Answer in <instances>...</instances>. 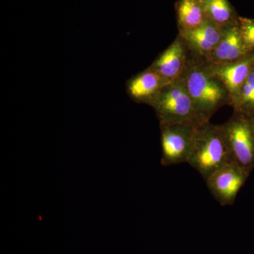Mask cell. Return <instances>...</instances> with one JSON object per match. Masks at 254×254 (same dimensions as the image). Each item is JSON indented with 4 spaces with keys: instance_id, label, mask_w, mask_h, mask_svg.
I'll use <instances>...</instances> for the list:
<instances>
[{
    "instance_id": "8",
    "label": "cell",
    "mask_w": 254,
    "mask_h": 254,
    "mask_svg": "<svg viewBox=\"0 0 254 254\" xmlns=\"http://www.w3.org/2000/svg\"><path fill=\"white\" fill-rule=\"evenodd\" d=\"M251 54L253 53L246 46L237 23L224 29L218 44L205 60L211 64H226L245 59Z\"/></svg>"
},
{
    "instance_id": "9",
    "label": "cell",
    "mask_w": 254,
    "mask_h": 254,
    "mask_svg": "<svg viewBox=\"0 0 254 254\" xmlns=\"http://www.w3.org/2000/svg\"><path fill=\"white\" fill-rule=\"evenodd\" d=\"M224 29L207 20L194 29L179 33L186 43L190 56L205 60L218 44Z\"/></svg>"
},
{
    "instance_id": "16",
    "label": "cell",
    "mask_w": 254,
    "mask_h": 254,
    "mask_svg": "<svg viewBox=\"0 0 254 254\" xmlns=\"http://www.w3.org/2000/svg\"><path fill=\"white\" fill-rule=\"evenodd\" d=\"M201 1H203V2H204V1H208V0H201Z\"/></svg>"
},
{
    "instance_id": "3",
    "label": "cell",
    "mask_w": 254,
    "mask_h": 254,
    "mask_svg": "<svg viewBox=\"0 0 254 254\" xmlns=\"http://www.w3.org/2000/svg\"><path fill=\"white\" fill-rule=\"evenodd\" d=\"M150 105L154 108L160 125L203 123L181 77L164 87Z\"/></svg>"
},
{
    "instance_id": "10",
    "label": "cell",
    "mask_w": 254,
    "mask_h": 254,
    "mask_svg": "<svg viewBox=\"0 0 254 254\" xmlns=\"http://www.w3.org/2000/svg\"><path fill=\"white\" fill-rule=\"evenodd\" d=\"M208 64L213 74L226 88L231 97L232 103L249 75L254 68V53L237 63L226 64Z\"/></svg>"
},
{
    "instance_id": "6",
    "label": "cell",
    "mask_w": 254,
    "mask_h": 254,
    "mask_svg": "<svg viewBox=\"0 0 254 254\" xmlns=\"http://www.w3.org/2000/svg\"><path fill=\"white\" fill-rule=\"evenodd\" d=\"M250 172L234 161L225 164L205 180L215 200L222 206L233 205L250 175Z\"/></svg>"
},
{
    "instance_id": "12",
    "label": "cell",
    "mask_w": 254,
    "mask_h": 254,
    "mask_svg": "<svg viewBox=\"0 0 254 254\" xmlns=\"http://www.w3.org/2000/svg\"><path fill=\"white\" fill-rule=\"evenodd\" d=\"M175 9L179 33L194 29L208 20L201 0H178Z\"/></svg>"
},
{
    "instance_id": "7",
    "label": "cell",
    "mask_w": 254,
    "mask_h": 254,
    "mask_svg": "<svg viewBox=\"0 0 254 254\" xmlns=\"http://www.w3.org/2000/svg\"><path fill=\"white\" fill-rule=\"evenodd\" d=\"M190 55L186 43L178 35L170 46L159 55L149 68L158 73L167 81H174L181 77Z\"/></svg>"
},
{
    "instance_id": "1",
    "label": "cell",
    "mask_w": 254,
    "mask_h": 254,
    "mask_svg": "<svg viewBox=\"0 0 254 254\" xmlns=\"http://www.w3.org/2000/svg\"><path fill=\"white\" fill-rule=\"evenodd\" d=\"M181 78L202 123L210 122V119L222 107L231 106V97L228 91L212 72L205 60L190 55Z\"/></svg>"
},
{
    "instance_id": "2",
    "label": "cell",
    "mask_w": 254,
    "mask_h": 254,
    "mask_svg": "<svg viewBox=\"0 0 254 254\" xmlns=\"http://www.w3.org/2000/svg\"><path fill=\"white\" fill-rule=\"evenodd\" d=\"M232 161L222 125L207 122L197 128L194 146L188 163L206 180L225 164Z\"/></svg>"
},
{
    "instance_id": "11",
    "label": "cell",
    "mask_w": 254,
    "mask_h": 254,
    "mask_svg": "<svg viewBox=\"0 0 254 254\" xmlns=\"http://www.w3.org/2000/svg\"><path fill=\"white\" fill-rule=\"evenodd\" d=\"M170 82L150 68L133 76L127 83V93L138 103L150 105L160 91Z\"/></svg>"
},
{
    "instance_id": "13",
    "label": "cell",
    "mask_w": 254,
    "mask_h": 254,
    "mask_svg": "<svg viewBox=\"0 0 254 254\" xmlns=\"http://www.w3.org/2000/svg\"><path fill=\"white\" fill-rule=\"evenodd\" d=\"M203 4L207 19L218 27L225 29L238 23L239 16L228 0H208Z\"/></svg>"
},
{
    "instance_id": "17",
    "label": "cell",
    "mask_w": 254,
    "mask_h": 254,
    "mask_svg": "<svg viewBox=\"0 0 254 254\" xmlns=\"http://www.w3.org/2000/svg\"></svg>"
},
{
    "instance_id": "14",
    "label": "cell",
    "mask_w": 254,
    "mask_h": 254,
    "mask_svg": "<svg viewBox=\"0 0 254 254\" xmlns=\"http://www.w3.org/2000/svg\"><path fill=\"white\" fill-rule=\"evenodd\" d=\"M231 106L235 113L254 118V68L234 99Z\"/></svg>"
},
{
    "instance_id": "4",
    "label": "cell",
    "mask_w": 254,
    "mask_h": 254,
    "mask_svg": "<svg viewBox=\"0 0 254 254\" xmlns=\"http://www.w3.org/2000/svg\"><path fill=\"white\" fill-rule=\"evenodd\" d=\"M222 125L232 161L252 173L254 170V119L234 112Z\"/></svg>"
},
{
    "instance_id": "5",
    "label": "cell",
    "mask_w": 254,
    "mask_h": 254,
    "mask_svg": "<svg viewBox=\"0 0 254 254\" xmlns=\"http://www.w3.org/2000/svg\"><path fill=\"white\" fill-rule=\"evenodd\" d=\"M199 125L200 124L182 123L160 125L162 165L170 166L188 163L194 146L197 128Z\"/></svg>"
},
{
    "instance_id": "15",
    "label": "cell",
    "mask_w": 254,
    "mask_h": 254,
    "mask_svg": "<svg viewBox=\"0 0 254 254\" xmlns=\"http://www.w3.org/2000/svg\"><path fill=\"white\" fill-rule=\"evenodd\" d=\"M238 23L246 46L250 53H254V19L239 17Z\"/></svg>"
}]
</instances>
